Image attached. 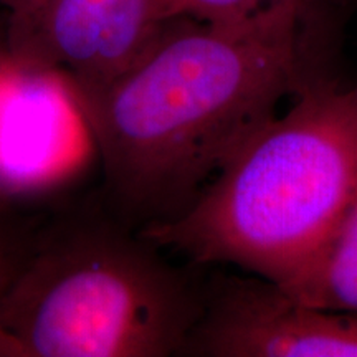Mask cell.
Instances as JSON below:
<instances>
[{
  "label": "cell",
  "instance_id": "6da1fadb",
  "mask_svg": "<svg viewBox=\"0 0 357 357\" xmlns=\"http://www.w3.org/2000/svg\"><path fill=\"white\" fill-rule=\"evenodd\" d=\"M311 0L248 19H172L116 82L75 98L111 197L149 222L194 202L236 147L307 83Z\"/></svg>",
  "mask_w": 357,
  "mask_h": 357
},
{
  "label": "cell",
  "instance_id": "7a4b0ae2",
  "mask_svg": "<svg viewBox=\"0 0 357 357\" xmlns=\"http://www.w3.org/2000/svg\"><path fill=\"white\" fill-rule=\"evenodd\" d=\"M294 98L141 238L289 291L357 199V84L307 82Z\"/></svg>",
  "mask_w": 357,
  "mask_h": 357
},
{
  "label": "cell",
  "instance_id": "3957f363",
  "mask_svg": "<svg viewBox=\"0 0 357 357\" xmlns=\"http://www.w3.org/2000/svg\"><path fill=\"white\" fill-rule=\"evenodd\" d=\"M204 301L147 247L79 235L43 253L0 298V357H164Z\"/></svg>",
  "mask_w": 357,
  "mask_h": 357
},
{
  "label": "cell",
  "instance_id": "277c9868",
  "mask_svg": "<svg viewBox=\"0 0 357 357\" xmlns=\"http://www.w3.org/2000/svg\"><path fill=\"white\" fill-rule=\"evenodd\" d=\"M169 22L164 0H38L8 25L6 47L13 60L55 71L84 98L126 73Z\"/></svg>",
  "mask_w": 357,
  "mask_h": 357
},
{
  "label": "cell",
  "instance_id": "5b68a950",
  "mask_svg": "<svg viewBox=\"0 0 357 357\" xmlns=\"http://www.w3.org/2000/svg\"><path fill=\"white\" fill-rule=\"evenodd\" d=\"M182 354L357 357V314L306 305L257 276L230 280L204 301Z\"/></svg>",
  "mask_w": 357,
  "mask_h": 357
},
{
  "label": "cell",
  "instance_id": "8992f818",
  "mask_svg": "<svg viewBox=\"0 0 357 357\" xmlns=\"http://www.w3.org/2000/svg\"><path fill=\"white\" fill-rule=\"evenodd\" d=\"M84 131L63 77L10 53L0 60V189L25 190L63 174L77 162Z\"/></svg>",
  "mask_w": 357,
  "mask_h": 357
},
{
  "label": "cell",
  "instance_id": "52a82bcc",
  "mask_svg": "<svg viewBox=\"0 0 357 357\" xmlns=\"http://www.w3.org/2000/svg\"><path fill=\"white\" fill-rule=\"evenodd\" d=\"M284 293L306 305L357 314V199L305 275Z\"/></svg>",
  "mask_w": 357,
  "mask_h": 357
},
{
  "label": "cell",
  "instance_id": "ba28073f",
  "mask_svg": "<svg viewBox=\"0 0 357 357\" xmlns=\"http://www.w3.org/2000/svg\"><path fill=\"white\" fill-rule=\"evenodd\" d=\"M284 0H164L166 15L200 22H234L248 19ZM318 2V0H311Z\"/></svg>",
  "mask_w": 357,
  "mask_h": 357
},
{
  "label": "cell",
  "instance_id": "9c48e42d",
  "mask_svg": "<svg viewBox=\"0 0 357 357\" xmlns=\"http://www.w3.org/2000/svg\"><path fill=\"white\" fill-rule=\"evenodd\" d=\"M37 2L38 0H0V7L8 12L10 24H15V22L25 19L37 6Z\"/></svg>",
  "mask_w": 357,
  "mask_h": 357
},
{
  "label": "cell",
  "instance_id": "30bf717a",
  "mask_svg": "<svg viewBox=\"0 0 357 357\" xmlns=\"http://www.w3.org/2000/svg\"><path fill=\"white\" fill-rule=\"evenodd\" d=\"M7 53H8L7 47H0V60H3V58L7 56Z\"/></svg>",
  "mask_w": 357,
  "mask_h": 357
}]
</instances>
